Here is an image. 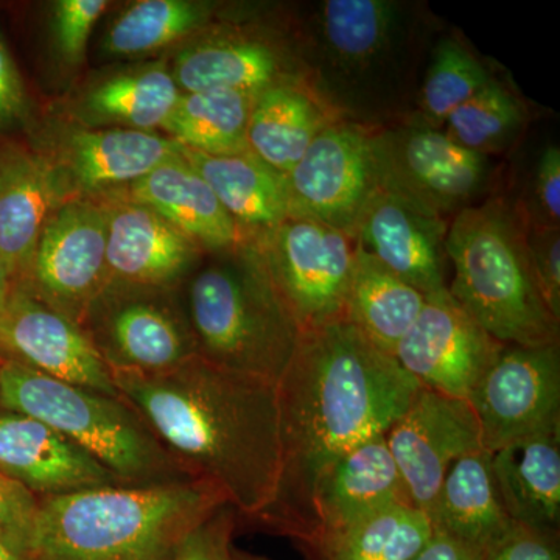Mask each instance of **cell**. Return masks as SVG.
I'll list each match as a JSON object with an SVG mask.
<instances>
[{"mask_svg":"<svg viewBox=\"0 0 560 560\" xmlns=\"http://www.w3.org/2000/svg\"><path fill=\"white\" fill-rule=\"evenodd\" d=\"M282 464L275 500L249 522L294 545L315 534V500L335 463L385 434L420 385L346 319L304 331L278 382Z\"/></svg>","mask_w":560,"mask_h":560,"instance_id":"cell-1","label":"cell"},{"mask_svg":"<svg viewBox=\"0 0 560 560\" xmlns=\"http://www.w3.org/2000/svg\"><path fill=\"white\" fill-rule=\"evenodd\" d=\"M121 399L191 477L210 482L249 523L278 489V383L191 357L160 374L110 372Z\"/></svg>","mask_w":560,"mask_h":560,"instance_id":"cell-2","label":"cell"},{"mask_svg":"<svg viewBox=\"0 0 560 560\" xmlns=\"http://www.w3.org/2000/svg\"><path fill=\"white\" fill-rule=\"evenodd\" d=\"M224 504L198 478L44 497L25 547L38 560H171Z\"/></svg>","mask_w":560,"mask_h":560,"instance_id":"cell-3","label":"cell"},{"mask_svg":"<svg viewBox=\"0 0 560 560\" xmlns=\"http://www.w3.org/2000/svg\"><path fill=\"white\" fill-rule=\"evenodd\" d=\"M445 250L455 270L448 291L490 337L528 348L559 342L560 320L541 298L517 209L493 198L459 210Z\"/></svg>","mask_w":560,"mask_h":560,"instance_id":"cell-4","label":"cell"},{"mask_svg":"<svg viewBox=\"0 0 560 560\" xmlns=\"http://www.w3.org/2000/svg\"><path fill=\"white\" fill-rule=\"evenodd\" d=\"M0 405L58 431L124 485H164L194 478L120 396L57 381L5 360L0 364Z\"/></svg>","mask_w":560,"mask_h":560,"instance_id":"cell-5","label":"cell"},{"mask_svg":"<svg viewBox=\"0 0 560 560\" xmlns=\"http://www.w3.org/2000/svg\"><path fill=\"white\" fill-rule=\"evenodd\" d=\"M253 256L195 276L190 327L201 359L278 383L302 334L259 256Z\"/></svg>","mask_w":560,"mask_h":560,"instance_id":"cell-6","label":"cell"},{"mask_svg":"<svg viewBox=\"0 0 560 560\" xmlns=\"http://www.w3.org/2000/svg\"><path fill=\"white\" fill-rule=\"evenodd\" d=\"M264 235L267 245L257 256L301 334L345 319L355 241L346 232L301 217H289Z\"/></svg>","mask_w":560,"mask_h":560,"instance_id":"cell-7","label":"cell"},{"mask_svg":"<svg viewBox=\"0 0 560 560\" xmlns=\"http://www.w3.org/2000/svg\"><path fill=\"white\" fill-rule=\"evenodd\" d=\"M489 453L560 433V349L504 346L469 399Z\"/></svg>","mask_w":560,"mask_h":560,"instance_id":"cell-8","label":"cell"},{"mask_svg":"<svg viewBox=\"0 0 560 560\" xmlns=\"http://www.w3.org/2000/svg\"><path fill=\"white\" fill-rule=\"evenodd\" d=\"M378 178L419 208L442 217L469 208L489 179L488 156L425 125L372 132Z\"/></svg>","mask_w":560,"mask_h":560,"instance_id":"cell-9","label":"cell"},{"mask_svg":"<svg viewBox=\"0 0 560 560\" xmlns=\"http://www.w3.org/2000/svg\"><path fill=\"white\" fill-rule=\"evenodd\" d=\"M285 176L289 217L319 221L352 237L364 206L381 187L372 132L331 121Z\"/></svg>","mask_w":560,"mask_h":560,"instance_id":"cell-10","label":"cell"},{"mask_svg":"<svg viewBox=\"0 0 560 560\" xmlns=\"http://www.w3.org/2000/svg\"><path fill=\"white\" fill-rule=\"evenodd\" d=\"M385 436L408 503L425 514L453 464L482 451L480 423L469 400L423 386Z\"/></svg>","mask_w":560,"mask_h":560,"instance_id":"cell-11","label":"cell"},{"mask_svg":"<svg viewBox=\"0 0 560 560\" xmlns=\"http://www.w3.org/2000/svg\"><path fill=\"white\" fill-rule=\"evenodd\" d=\"M503 349L445 289L425 296L394 359L423 388L467 400Z\"/></svg>","mask_w":560,"mask_h":560,"instance_id":"cell-12","label":"cell"},{"mask_svg":"<svg viewBox=\"0 0 560 560\" xmlns=\"http://www.w3.org/2000/svg\"><path fill=\"white\" fill-rule=\"evenodd\" d=\"M109 213L90 201H66L40 234L31 278L39 300L75 323L108 283Z\"/></svg>","mask_w":560,"mask_h":560,"instance_id":"cell-13","label":"cell"},{"mask_svg":"<svg viewBox=\"0 0 560 560\" xmlns=\"http://www.w3.org/2000/svg\"><path fill=\"white\" fill-rule=\"evenodd\" d=\"M57 381L119 396L113 374L79 323L27 290L13 289L0 315V353Z\"/></svg>","mask_w":560,"mask_h":560,"instance_id":"cell-14","label":"cell"},{"mask_svg":"<svg viewBox=\"0 0 560 560\" xmlns=\"http://www.w3.org/2000/svg\"><path fill=\"white\" fill-rule=\"evenodd\" d=\"M448 224L388 187H378L364 206L353 241L383 267L423 296L447 289Z\"/></svg>","mask_w":560,"mask_h":560,"instance_id":"cell-15","label":"cell"},{"mask_svg":"<svg viewBox=\"0 0 560 560\" xmlns=\"http://www.w3.org/2000/svg\"><path fill=\"white\" fill-rule=\"evenodd\" d=\"M0 471L40 499L124 485L117 475L58 431L10 411L0 415Z\"/></svg>","mask_w":560,"mask_h":560,"instance_id":"cell-16","label":"cell"},{"mask_svg":"<svg viewBox=\"0 0 560 560\" xmlns=\"http://www.w3.org/2000/svg\"><path fill=\"white\" fill-rule=\"evenodd\" d=\"M68 180L38 154L11 151L0 158V257L11 279L31 276L40 234L65 205Z\"/></svg>","mask_w":560,"mask_h":560,"instance_id":"cell-17","label":"cell"},{"mask_svg":"<svg viewBox=\"0 0 560 560\" xmlns=\"http://www.w3.org/2000/svg\"><path fill=\"white\" fill-rule=\"evenodd\" d=\"M197 253V243L160 213L136 202L124 206L109 213L106 289H164L186 275Z\"/></svg>","mask_w":560,"mask_h":560,"instance_id":"cell-18","label":"cell"},{"mask_svg":"<svg viewBox=\"0 0 560 560\" xmlns=\"http://www.w3.org/2000/svg\"><path fill=\"white\" fill-rule=\"evenodd\" d=\"M405 503L408 500L404 482L386 436L375 434L341 456L320 481L311 539L349 528Z\"/></svg>","mask_w":560,"mask_h":560,"instance_id":"cell-19","label":"cell"},{"mask_svg":"<svg viewBox=\"0 0 560 560\" xmlns=\"http://www.w3.org/2000/svg\"><path fill=\"white\" fill-rule=\"evenodd\" d=\"M98 352L110 372L160 374L198 355L194 334L160 302L121 301L106 316Z\"/></svg>","mask_w":560,"mask_h":560,"instance_id":"cell-20","label":"cell"},{"mask_svg":"<svg viewBox=\"0 0 560 560\" xmlns=\"http://www.w3.org/2000/svg\"><path fill=\"white\" fill-rule=\"evenodd\" d=\"M131 197L206 248L232 249L241 242L237 223L183 154L131 184Z\"/></svg>","mask_w":560,"mask_h":560,"instance_id":"cell-21","label":"cell"},{"mask_svg":"<svg viewBox=\"0 0 560 560\" xmlns=\"http://www.w3.org/2000/svg\"><path fill=\"white\" fill-rule=\"evenodd\" d=\"M184 160L200 173L238 230H275L289 219L287 176L268 167L246 151L230 156H209L183 147Z\"/></svg>","mask_w":560,"mask_h":560,"instance_id":"cell-22","label":"cell"},{"mask_svg":"<svg viewBox=\"0 0 560 560\" xmlns=\"http://www.w3.org/2000/svg\"><path fill=\"white\" fill-rule=\"evenodd\" d=\"M493 480L512 522L559 530L560 433L492 453Z\"/></svg>","mask_w":560,"mask_h":560,"instance_id":"cell-23","label":"cell"},{"mask_svg":"<svg viewBox=\"0 0 560 560\" xmlns=\"http://www.w3.org/2000/svg\"><path fill=\"white\" fill-rule=\"evenodd\" d=\"M183 154V145L149 131H81L68 143V179L83 190L135 184Z\"/></svg>","mask_w":560,"mask_h":560,"instance_id":"cell-24","label":"cell"},{"mask_svg":"<svg viewBox=\"0 0 560 560\" xmlns=\"http://www.w3.org/2000/svg\"><path fill=\"white\" fill-rule=\"evenodd\" d=\"M490 458L492 453L482 448L456 460L429 514L433 529L482 551L512 523L501 504Z\"/></svg>","mask_w":560,"mask_h":560,"instance_id":"cell-25","label":"cell"},{"mask_svg":"<svg viewBox=\"0 0 560 560\" xmlns=\"http://www.w3.org/2000/svg\"><path fill=\"white\" fill-rule=\"evenodd\" d=\"M423 304L425 296L420 291L357 245L346 294L345 319L375 348L394 357L397 345L418 319Z\"/></svg>","mask_w":560,"mask_h":560,"instance_id":"cell-26","label":"cell"},{"mask_svg":"<svg viewBox=\"0 0 560 560\" xmlns=\"http://www.w3.org/2000/svg\"><path fill=\"white\" fill-rule=\"evenodd\" d=\"M330 124L318 97L293 84H275L257 95L250 109L246 131L249 153L289 175Z\"/></svg>","mask_w":560,"mask_h":560,"instance_id":"cell-27","label":"cell"},{"mask_svg":"<svg viewBox=\"0 0 560 560\" xmlns=\"http://www.w3.org/2000/svg\"><path fill=\"white\" fill-rule=\"evenodd\" d=\"M431 533L429 514L405 503L296 547L304 560H412Z\"/></svg>","mask_w":560,"mask_h":560,"instance_id":"cell-28","label":"cell"},{"mask_svg":"<svg viewBox=\"0 0 560 560\" xmlns=\"http://www.w3.org/2000/svg\"><path fill=\"white\" fill-rule=\"evenodd\" d=\"M279 57L268 44L241 38L183 51L173 79L186 94L224 91L259 95L279 84Z\"/></svg>","mask_w":560,"mask_h":560,"instance_id":"cell-29","label":"cell"},{"mask_svg":"<svg viewBox=\"0 0 560 560\" xmlns=\"http://www.w3.org/2000/svg\"><path fill=\"white\" fill-rule=\"evenodd\" d=\"M400 24V9L389 0H326L318 38L338 68L366 69L385 57Z\"/></svg>","mask_w":560,"mask_h":560,"instance_id":"cell-30","label":"cell"},{"mask_svg":"<svg viewBox=\"0 0 560 560\" xmlns=\"http://www.w3.org/2000/svg\"><path fill=\"white\" fill-rule=\"evenodd\" d=\"M256 97L224 91L183 94L162 128L184 149L209 156L246 153V131Z\"/></svg>","mask_w":560,"mask_h":560,"instance_id":"cell-31","label":"cell"},{"mask_svg":"<svg viewBox=\"0 0 560 560\" xmlns=\"http://www.w3.org/2000/svg\"><path fill=\"white\" fill-rule=\"evenodd\" d=\"M180 95L171 72L151 68L98 84L88 97L86 106L97 116L145 131L164 127Z\"/></svg>","mask_w":560,"mask_h":560,"instance_id":"cell-32","label":"cell"},{"mask_svg":"<svg viewBox=\"0 0 560 560\" xmlns=\"http://www.w3.org/2000/svg\"><path fill=\"white\" fill-rule=\"evenodd\" d=\"M525 124L522 103L500 81L490 80L444 121L445 135L463 149L488 156L514 142Z\"/></svg>","mask_w":560,"mask_h":560,"instance_id":"cell-33","label":"cell"},{"mask_svg":"<svg viewBox=\"0 0 560 560\" xmlns=\"http://www.w3.org/2000/svg\"><path fill=\"white\" fill-rule=\"evenodd\" d=\"M208 20V9L189 0H143L114 22L106 46L117 55L161 49Z\"/></svg>","mask_w":560,"mask_h":560,"instance_id":"cell-34","label":"cell"},{"mask_svg":"<svg viewBox=\"0 0 560 560\" xmlns=\"http://www.w3.org/2000/svg\"><path fill=\"white\" fill-rule=\"evenodd\" d=\"M492 75L480 60L455 39H442L433 51L420 91L419 125L440 128L445 119L481 91Z\"/></svg>","mask_w":560,"mask_h":560,"instance_id":"cell-35","label":"cell"},{"mask_svg":"<svg viewBox=\"0 0 560 560\" xmlns=\"http://www.w3.org/2000/svg\"><path fill=\"white\" fill-rule=\"evenodd\" d=\"M238 525L237 511L224 504L180 544L171 560H234Z\"/></svg>","mask_w":560,"mask_h":560,"instance_id":"cell-36","label":"cell"},{"mask_svg":"<svg viewBox=\"0 0 560 560\" xmlns=\"http://www.w3.org/2000/svg\"><path fill=\"white\" fill-rule=\"evenodd\" d=\"M482 560H560L559 530L512 522L486 548Z\"/></svg>","mask_w":560,"mask_h":560,"instance_id":"cell-37","label":"cell"},{"mask_svg":"<svg viewBox=\"0 0 560 560\" xmlns=\"http://www.w3.org/2000/svg\"><path fill=\"white\" fill-rule=\"evenodd\" d=\"M106 5L108 3L105 0H60L57 3L55 36L66 60H81L92 28Z\"/></svg>","mask_w":560,"mask_h":560,"instance_id":"cell-38","label":"cell"},{"mask_svg":"<svg viewBox=\"0 0 560 560\" xmlns=\"http://www.w3.org/2000/svg\"><path fill=\"white\" fill-rule=\"evenodd\" d=\"M525 224L537 285L552 316L560 320L559 228L530 226L526 221Z\"/></svg>","mask_w":560,"mask_h":560,"instance_id":"cell-39","label":"cell"},{"mask_svg":"<svg viewBox=\"0 0 560 560\" xmlns=\"http://www.w3.org/2000/svg\"><path fill=\"white\" fill-rule=\"evenodd\" d=\"M537 217L530 226L559 228L560 221V149L548 145L537 162L533 183Z\"/></svg>","mask_w":560,"mask_h":560,"instance_id":"cell-40","label":"cell"},{"mask_svg":"<svg viewBox=\"0 0 560 560\" xmlns=\"http://www.w3.org/2000/svg\"><path fill=\"white\" fill-rule=\"evenodd\" d=\"M38 497L0 471V530L25 547L33 518L38 510ZM27 548V547H25Z\"/></svg>","mask_w":560,"mask_h":560,"instance_id":"cell-41","label":"cell"},{"mask_svg":"<svg viewBox=\"0 0 560 560\" xmlns=\"http://www.w3.org/2000/svg\"><path fill=\"white\" fill-rule=\"evenodd\" d=\"M482 555L481 548L433 529L430 539L412 560H482Z\"/></svg>","mask_w":560,"mask_h":560,"instance_id":"cell-42","label":"cell"},{"mask_svg":"<svg viewBox=\"0 0 560 560\" xmlns=\"http://www.w3.org/2000/svg\"><path fill=\"white\" fill-rule=\"evenodd\" d=\"M22 106L20 75L14 69L9 51L0 40V117L11 116Z\"/></svg>","mask_w":560,"mask_h":560,"instance_id":"cell-43","label":"cell"},{"mask_svg":"<svg viewBox=\"0 0 560 560\" xmlns=\"http://www.w3.org/2000/svg\"><path fill=\"white\" fill-rule=\"evenodd\" d=\"M0 560H38L27 548L0 530Z\"/></svg>","mask_w":560,"mask_h":560,"instance_id":"cell-44","label":"cell"},{"mask_svg":"<svg viewBox=\"0 0 560 560\" xmlns=\"http://www.w3.org/2000/svg\"><path fill=\"white\" fill-rule=\"evenodd\" d=\"M13 289V279L10 278L5 264H3L2 257H0V315L5 311L7 304H9Z\"/></svg>","mask_w":560,"mask_h":560,"instance_id":"cell-45","label":"cell"},{"mask_svg":"<svg viewBox=\"0 0 560 560\" xmlns=\"http://www.w3.org/2000/svg\"><path fill=\"white\" fill-rule=\"evenodd\" d=\"M234 560H272L265 558V556L254 555V552L241 550V548H234Z\"/></svg>","mask_w":560,"mask_h":560,"instance_id":"cell-46","label":"cell"}]
</instances>
